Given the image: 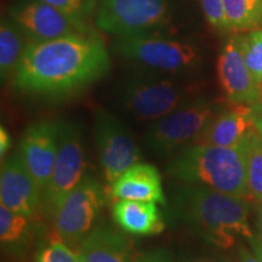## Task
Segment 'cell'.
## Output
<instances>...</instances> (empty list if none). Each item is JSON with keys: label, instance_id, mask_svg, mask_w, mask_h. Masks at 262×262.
Instances as JSON below:
<instances>
[{"label": "cell", "instance_id": "d6986e66", "mask_svg": "<svg viewBox=\"0 0 262 262\" xmlns=\"http://www.w3.org/2000/svg\"><path fill=\"white\" fill-rule=\"evenodd\" d=\"M0 241L5 253L14 257L25 258L34 241L33 219L0 206Z\"/></svg>", "mask_w": 262, "mask_h": 262}, {"label": "cell", "instance_id": "8992f818", "mask_svg": "<svg viewBox=\"0 0 262 262\" xmlns=\"http://www.w3.org/2000/svg\"><path fill=\"white\" fill-rule=\"evenodd\" d=\"M216 113L217 106L214 102L193 98L168 116L156 120L146 133V145L159 156L179 153L195 142Z\"/></svg>", "mask_w": 262, "mask_h": 262}, {"label": "cell", "instance_id": "4316f807", "mask_svg": "<svg viewBox=\"0 0 262 262\" xmlns=\"http://www.w3.org/2000/svg\"><path fill=\"white\" fill-rule=\"evenodd\" d=\"M135 262H175L171 255L164 249H157V250L148 251V253L141 255L136 258Z\"/></svg>", "mask_w": 262, "mask_h": 262}, {"label": "cell", "instance_id": "9a60e30c", "mask_svg": "<svg viewBox=\"0 0 262 262\" xmlns=\"http://www.w3.org/2000/svg\"><path fill=\"white\" fill-rule=\"evenodd\" d=\"M255 113L251 104H238L234 110L217 112L206 124L205 129L195 140L198 145L235 147L244 142L255 129Z\"/></svg>", "mask_w": 262, "mask_h": 262}, {"label": "cell", "instance_id": "e0dca14e", "mask_svg": "<svg viewBox=\"0 0 262 262\" xmlns=\"http://www.w3.org/2000/svg\"><path fill=\"white\" fill-rule=\"evenodd\" d=\"M75 249L80 262L136 261L127 238L106 226L94 228Z\"/></svg>", "mask_w": 262, "mask_h": 262}, {"label": "cell", "instance_id": "30bf717a", "mask_svg": "<svg viewBox=\"0 0 262 262\" xmlns=\"http://www.w3.org/2000/svg\"><path fill=\"white\" fill-rule=\"evenodd\" d=\"M94 137L98 162L108 185L139 163L141 155L135 140L116 117L102 108L95 112Z\"/></svg>", "mask_w": 262, "mask_h": 262}, {"label": "cell", "instance_id": "5bb4252c", "mask_svg": "<svg viewBox=\"0 0 262 262\" xmlns=\"http://www.w3.org/2000/svg\"><path fill=\"white\" fill-rule=\"evenodd\" d=\"M0 201L9 210L33 220L42 208V192L26 168L18 150L2 164Z\"/></svg>", "mask_w": 262, "mask_h": 262}, {"label": "cell", "instance_id": "7c38bea8", "mask_svg": "<svg viewBox=\"0 0 262 262\" xmlns=\"http://www.w3.org/2000/svg\"><path fill=\"white\" fill-rule=\"evenodd\" d=\"M219 81L229 102L256 104L262 102V83L254 77L245 63L242 37L226 41L217 58Z\"/></svg>", "mask_w": 262, "mask_h": 262}, {"label": "cell", "instance_id": "52a82bcc", "mask_svg": "<svg viewBox=\"0 0 262 262\" xmlns=\"http://www.w3.org/2000/svg\"><path fill=\"white\" fill-rule=\"evenodd\" d=\"M170 21V0H101L95 16L97 27L116 38L153 33Z\"/></svg>", "mask_w": 262, "mask_h": 262}, {"label": "cell", "instance_id": "ac0fdd59", "mask_svg": "<svg viewBox=\"0 0 262 262\" xmlns=\"http://www.w3.org/2000/svg\"><path fill=\"white\" fill-rule=\"evenodd\" d=\"M112 215L120 228L134 235L158 234L165 227L155 202L120 199L113 205Z\"/></svg>", "mask_w": 262, "mask_h": 262}, {"label": "cell", "instance_id": "44dd1931", "mask_svg": "<svg viewBox=\"0 0 262 262\" xmlns=\"http://www.w3.org/2000/svg\"><path fill=\"white\" fill-rule=\"evenodd\" d=\"M232 31H254L262 27V0H224Z\"/></svg>", "mask_w": 262, "mask_h": 262}, {"label": "cell", "instance_id": "4dcf8cb0", "mask_svg": "<svg viewBox=\"0 0 262 262\" xmlns=\"http://www.w3.org/2000/svg\"><path fill=\"white\" fill-rule=\"evenodd\" d=\"M254 113H255V126L260 131L262 135V102L253 104Z\"/></svg>", "mask_w": 262, "mask_h": 262}, {"label": "cell", "instance_id": "7402d4cb", "mask_svg": "<svg viewBox=\"0 0 262 262\" xmlns=\"http://www.w3.org/2000/svg\"><path fill=\"white\" fill-rule=\"evenodd\" d=\"M245 162L250 196L262 203V135L257 127L245 139Z\"/></svg>", "mask_w": 262, "mask_h": 262}, {"label": "cell", "instance_id": "f546056e", "mask_svg": "<svg viewBox=\"0 0 262 262\" xmlns=\"http://www.w3.org/2000/svg\"><path fill=\"white\" fill-rule=\"evenodd\" d=\"M237 262H262L260 258L256 256V254L251 253L249 249L243 245L238 248V260Z\"/></svg>", "mask_w": 262, "mask_h": 262}, {"label": "cell", "instance_id": "f1b7e54d", "mask_svg": "<svg viewBox=\"0 0 262 262\" xmlns=\"http://www.w3.org/2000/svg\"><path fill=\"white\" fill-rule=\"evenodd\" d=\"M11 147V136L4 126L0 127V157L4 158Z\"/></svg>", "mask_w": 262, "mask_h": 262}, {"label": "cell", "instance_id": "484cf974", "mask_svg": "<svg viewBox=\"0 0 262 262\" xmlns=\"http://www.w3.org/2000/svg\"><path fill=\"white\" fill-rule=\"evenodd\" d=\"M201 6L209 25L220 32L232 31L226 16L224 0H201Z\"/></svg>", "mask_w": 262, "mask_h": 262}, {"label": "cell", "instance_id": "7a4b0ae2", "mask_svg": "<svg viewBox=\"0 0 262 262\" xmlns=\"http://www.w3.org/2000/svg\"><path fill=\"white\" fill-rule=\"evenodd\" d=\"M172 206L176 220L221 249L233 247L241 238H254L249 226L250 205L245 198L185 183L173 196Z\"/></svg>", "mask_w": 262, "mask_h": 262}, {"label": "cell", "instance_id": "5b68a950", "mask_svg": "<svg viewBox=\"0 0 262 262\" xmlns=\"http://www.w3.org/2000/svg\"><path fill=\"white\" fill-rule=\"evenodd\" d=\"M193 98L191 88L158 73L134 75L119 93L120 106L139 122H156Z\"/></svg>", "mask_w": 262, "mask_h": 262}, {"label": "cell", "instance_id": "4fadbf2b", "mask_svg": "<svg viewBox=\"0 0 262 262\" xmlns=\"http://www.w3.org/2000/svg\"><path fill=\"white\" fill-rule=\"evenodd\" d=\"M57 149L58 122H35L22 134L18 153L42 193L50 183Z\"/></svg>", "mask_w": 262, "mask_h": 262}, {"label": "cell", "instance_id": "2e32d148", "mask_svg": "<svg viewBox=\"0 0 262 262\" xmlns=\"http://www.w3.org/2000/svg\"><path fill=\"white\" fill-rule=\"evenodd\" d=\"M114 199L155 202L165 204L162 178L152 164L136 163L130 166L112 185Z\"/></svg>", "mask_w": 262, "mask_h": 262}, {"label": "cell", "instance_id": "d4e9b609", "mask_svg": "<svg viewBox=\"0 0 262 262\" xmlns=\"http://www.w3.org/2000/svg\"><path fill=\"white\" fill-rule=\"evenodd\" d=\"M77 21L85 22L96 9V0H42Z\"/></svg>", "mask_w": 262, "mask_h": 262}, {"label": "cell", "instance_id": "8fae6325", "mask_svg": "<svg viewBox=\"0 0 262 262\" xmlns=\"http://www.w3.org/2000/svg\"><path fill=\"white\" fill-rule=\"evenodd\" d=\"M9 15L25 33L29 42H41L71 34L91 33L85 22L77 21L42 2L27 0L9 10Z\"/></svg>", "mask_w": 262, "mask_h": 262}, {"label": "cell", "instance_id": "ffe728a7", "mask_svg": "<svg viewBox=\"0 0 262 262\" xmlns=\"http://www.w3.org/2000/svg\"><path fill=\"white\" fill-rule=\"evenodd\" d=\"M28 40L25 33L12 18H2L0 22V77L2 81L14 78Z\"/></svg>", "mask_w": 262, "mask_h": 262}, {"label": "cell", "instance_id": "ba28073f", "mask_svg": "<svg viewBox=\"0 0 262 262\" xmlns=\"http://www.w3.org/2000/svg\"><path fill=\"white\" fill-rule=\"evenodd\" d=\"M104 203L106 194L101 182L94 176H84L54 215L57 237L68 247L77 248L94 229Z\"/></svg>", "mask_w": 262, "mask_h": 262}, {"label": "cell", "instance_id": "3957f363", "mask_svg": "<svg viewBox=\"0 0 262 262\" xmlns=\"http://www.w3.org/2000/svg\"><path fill=\"white\" fill-rule=\"evenodd\" d=\"M173 179L239 198L250 196L245 162V140L235 147L193 145L186 147L166 168Z\"/></svg>", "mask_w": 262, "mask_h": 262}, {"label": "cell", "instance_id": "9c48e42d", "mask_svg": "<svg viewBox=\"0 0 262 262\" xmlns=\"http://www.w3.org/2000/svg\"><path fill=\"white\" fill-rule=\"evenodd\" d=\"M85 171V152L80 129L72 122H58V149L48 188L42 193V208L54 217Z\"/></svg>", "mask_w": 262, "mask_h": 262}, {"label": "cell", "instance_id": "cb8c5ba5", "mask_svg": "<svg viewBox=\"0 0 262 262\" xmlns=\"http://www.w3.org/2000/svg\"><path fill=\"white\" fill-rule=\"evenodd\" d=\"M35 262H80L78 255L60 238L49 241L37 249Z\"/></svg>", "mask_w": 262, "mask_h": 262}, {"label": "cell", "instance_id": "d6a6232c", "mask_svg": "<svg viewBox=\"0 0 262 262\" xmlns=\"http://www.w3.org/2000/svg\"><path fill=\"white\" fill-rule=\"evenodd\" d=\"M257 226H258V229H260V234L262 237V203L260 205V208H258V214H257Z\"/></svg>", "mask_w": 262, "mask_h": 262}, {"label": "cell", "instance_id": "277c9868", "mask_svg": "<svg viewBox=\"0 0 262 262\" xmlns=\"http://www.w3.org/2000/svg\"><path fill=\"white\" fill-rule=\"evenodd\" d=\"M113 50L125 60L158 74H191L203 60L194 42L155 33L116 38Z\"/></svg>", "mask_w": 262, "mask_h": 262}, {"label": "cell", "instance_id": "603a6c76", "mask_svg": "<svg viewBox=\"0 0 262 262\" xmlns=\"http://www.w3.org/2000/svg\"><path fill=\"white\" fill-rule=\"evenodd\" d=\"M242 50L248 68L262 83V28L254 29L242 37Z\"/></svg>", "mask_w": 262, "mask_h": 262}, {"label": "cell", "instance_id": "6da1fadb", "mask_svg": "<svg viewBox=\"0 0 262 262\" xmlns=\"http://www.w3.org/2000/svg\"><path fill=\"white\" fill-rule=\"evenodd\" d=\"M110 68V54L97 35L71 34L28 42L12 80L24 94L64 97L101 79Z\"/></svg>", "mask_w": 262, "mask_h": 262}, {"label": "cell", "instance_id": "1f68e13d", "mask_svg": "<svg viewBox=\"0 0 262 262\" xmlns=\"http://www.w3.org/2000/svg\"><path fill=\"white\" fill-rule=\"evenodd\" d=\"M251 248H253V251L256 254V256L260 258L262 261V237H260L258 239L253 238L250 241Z\"/></svg>", "mask_w": 262, "mask_h": 262}, {"label": "cell", "instance_id": "83f0119b", "mask_svg": "<svg viewBox=\"0 0 262 262\" xmlns=\"http://www.w3.org/2000/svg\"><path fill=\"white\" fill-rule=\"evenodd\" d=\"M183 262H237L232 257L227 256V255L220 254V253H208V254H201L196 256H192L185 260Z\"/></svg>", "mask_w": 262, "mask_h": 262}]
</instances>
